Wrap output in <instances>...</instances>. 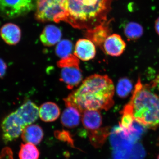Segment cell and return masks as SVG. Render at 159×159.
Masks as SVG:
<instances>
[{
  "mask_svg": "<svg viewBox=\"0 0 159 159\" xmlns=\"http://www.w3.org/2000/svg\"><path fill=\"white\" fill-rule=\"evenodd\" d=\"M115 92L113 82L107 75L95 74L63 100L66 106L75 107L81 114L87 110L108 111L115 103Z\"/></svg>",
  "mask_w": 159,
  "mask_h": 159,
  "instance_id": "1",
  "label": "cell"
},
{
  "mask_svg": "<svg viewBox=\"0 0 159 159\" xmlns=\"http://www.w3.org/2000/svg\"><path fill=\"white\" fill-rule=\"evenodd\" d=\"M112 0H68L65 21L76 29H93L105 22Z\"/></svg>",
  "mask_w": 159,
  "mask_h": 159,
  "instance_id": "2",
  "label": "cell"
},
{
  "mask_svg": "<svg viewBox=\"0 0 159 159\" xmlns=\"http://www.w3.org/2000/svg\"><path fill=\"white\" fill-rule=\"evenodd\" d=\"M123 110L143 127L152 129L159 127V96L150 90L149 85L143 84L140 78Z\"/></svg>",
  "mask_w": 159,
  "mask_h": 159,
  "instance_id": "3",
  "label": "cell"
},
{
  "mask_svg": "<svg viewBox=\"0 0 159 159\" xmlns=\"http://www.w3.org/2000/svg\"><path fill=\"white\" fill-rule=\"evenodd\" d=\"M68 0H36L35 17L39 21H65Z\"/></svg>",
  "mask_w": 159,
  "mask_h": 159,
  "instance_id": "4",
  "label": "cell"
},
{
  "mask_svg": "<svg viewBox=\"0 0 159 159\" xmlns=\"http://www.w3.org/2000/svg\"><path fill=\"white\" fill-rule=\"evenodd\" d=\"M80 60L71 54L57 61V67L61 69L60 80L64 83L69 89H72L82 81V71L80 68Z\"/></svg>",
  "mask_w": 159,
  "mask_h": 159,
  "instance_id": "5",
  "label": "cell"
},
{
  "mask_svg": "<svg viewBox=\"0 0 159 159\" xmlns=\"http://www.w3.org/2000/svg\"><path fill=\"white\" fill-rule=\"evenodd\" d=\"M36 0H0V16L11 19L28 14L36 6Z\"/></svg>",
  "mask_w": 159,
  "mask_h": 159,
  "instance_id": "6",
  "label": "cell"
},
{
  "mask_svg": "<svg viewBox=\"0 0 159 159\" xmlns=\"http://www.w3.org/2000/svg\"><path fill=\"white\" fill-rule=\"evenodd\" d=\"M27 126L28 125L17 111L9 114L1 124L3 142L5 144H8L17 139Z\"/></svg>",
  "mask_w": 159,
  "mask_h": 159,
  "instance_id": "7",
  "label": "cell"
},
{
  "mask_svg": "<svg viewBox=\"0 0 159 159\" xmlns=\"http://www.w3.org/2000/svg\"><path fill=\"white\" fill-rule=\"evenodd\" d=\"M109 25L110 21H107L95 28L87 30L85 33V37L102 50L104 42L111 35Z\"/></svg>",
  "mask_w": 159,
  "mask_h": 159,
  "instance_id": "8",
  "label": "cell"
},
{
  "mask_svg": "<svg viewBox=\"0 0 159 159\" xmlns=\"http://www.w3.org/2000/svg\"><path fill=\"white\" fill-rule=\"evenodd\" d=\"M126 43L119 34H111L107 38L103 46L102 51L112 57H119L125 51Z\"/></svg>",
  "mask_w": 159,
  "mask_h": 159,
  "instance_id": "9",
  "label": "cell"
},
{
  "mask_svg": "<svg viewBox=\"0 0 159 159\" xmlns=\"http://www.w3.org/2000/svg\"><path fill=\"white\" fill-rule=\"evenodd\" d=\"M95 44L88 39H82L77 41L75 45L74 55L83 61H89L96 56Z\"/></svg>",
  "mask_w": 159,
  "mask_h": 159,
  "instance_id": "10",
  "label": "cell"
},
{
  "mask_svg": "<svg viewBox=\"0 0 159 159\" xmlns=\"http://www.w3.org/2000/svg\"><path fill=\"white\" fill-rule=\"evenodd\" d=\"M0 35L7 44L15 45L20 40L21 31L17 25L12 23H8L1 28Z\"/></svg>",
  "mask_w": 159,
  "mask_h": 159,
  "instance_id": "11",
  "label": "cell"
},
{
  "mask_svg": "<svg viewBox=\"0 0 159 159\" xmlns=\"http://www.w3.org/2000/svg\"><path fill=\"white\" fill-rule=\"evenodd\" d=\"M62 37L60 29L54 25L46 26L40 36V39L45 47H51L59 42Z\"/></svg>",
  "mask_w": 159,
  "mask_h": 159,
  "instance_id": "12",
  "label": "cell"
},
{
  "mask_svg": "<svg viewBox=\"0 0 159 159\" xmlns=\"http://www.w3.org/2000/svg\"><path fill=\"white\" fill-rule=\"evenodd\" d=\"M81 120L84 126L88 130L100 128L102 124V117L99 111H84L81 114Z\"/></svg>",
  "mask_w": 159,
  "mask_h": 159,
  "instance_id": "13",
  "label": "cell"
},
{
  "mask_svg": "<svg viewBox=\"0 0 159 159\" xmlns=\"http://www.w3.org/2000/svg\"><path fill=\"white\" fill-rule=\"evenodd\" d=\"M44 133L39 125L31 124L28 125L23 130L21 137L25 143H30L37 145L41 142Z\"/></svg>",
  "mask_w": 159,
  "mask_h": 159,
  "instance_id": "14",
  "label": "cell"
},
{
  "mask_svg": "<svg viewBox=\"0 0 159 159\" xmlns=\"http://www.w3.org/2000/svg\"><path fill=\"white\" fill-rule=\"evenodd\" d=\"M60 115V110L58 106L52 102L43 103L39 108V117L45 122H54Z\"/></svg>",
  "mask_w": 159,
  "mask_h": 159,
  "instance_id": "15",
  "label": "cell"
},
{
  "mask_svg": "<svg viewBox=\"0 0 159 159\" xmlns=\"http://www.w3.org/2000/svg\"><path fill=\"white\" fill-rule=\"evenodd\" d=\"M81 116V113L77 109L73 107H66L61 115V122L67 128H75L79 125Z\"/></svg>",
  "mask_w": 159,
  "mask_h": 159,
  "instance_id": "16",
  "label": "cell"
},
{
  "mask_svg": "<svg viewBox=\"0 0 159 159\" xmlns=\"http://www.w3.org/2000/svg\"><path fill=\"white\" fill-rule=\"evenodd\" d=\"M89 136L92 145L96 148L101 147L110 134L108 127L100 128L94 130H89Z\"/></svg>",
  "mask_w": 159,
  "mask_h": 159,
  "instance_id": "17",
  "label": "cell"
},
{
  "mask_svg": "<svg viewBox=\"0 0 159 159\" xmlns=\"http://www.w3.org/2000/svg\"><path fill=\"white\" fill-rule=\"evenodd\" d=\"M124 33L129 41L136 40L141 38L143 35L144 29L139 23L130 22L125 26Z\"/></svg>",
  "mask_w": 159,
  "mask_h": 159,
  "instance_id": "18",
  "label": "cell"
},
{
  "mask_svg": "<svg viewBox=\"0 0 159 159\" xmlns=\"http://www.w3.org/2000/svg\"><path fill=\"white\" fill-rule=\"evenodd\" d=\"M39 152L32 143H22L19 152V159H39Z\"/></svg>",
  "mask_w": 159,
  "mask_h": 159,
  "instance_id": "19",
  "label": "cell"
},
{
  "mask_svg": "<svg viewBox=\"0 0 159 159\" xmlns=\"http://www.w3.org/2000/svg\"><path fill=\"white\" fill-rule=\"evenodd\" d=\"M133 85L132 82L127 77H122L119 79L116 88L118 97L122 99L128 97L132 91Z\"/></svg>",
  "mask_w": 159,
  "mask_h": 159,
  "instance_id": "20",
  "label": "cell"
},
{
  "mask_svg": "<svg viewBox=\"0 0 159 159\" xmlns=\"http://www.w3.org/2000/svg\"><path fill=\"white\" fill-rule=\"evenodd\" d=\"M73 44L68 39H63L57 43L55 48V53L61 59L65 58L72 54Z\"/></svg>",
  "mask_w": 159,
  "mask_h": 159,
  "instance_id": "21",
  "label": "cell"
},
{
  "mask_svg": "<svg viewBox=\"0 0 159 159\" xmlns=\"http://www.w3.org/2000/svg\"><path fill=\"white\" fill-rule=\"evenodd\" d=\"M0 159H14L11 148L9 147L3 148L0 152Z\"/></svg>",
  "mask_w": 159,
  "mask_h": 159,
  "instance_id": "22",
  "label": "cell"
},
{
  "mask_svg": "<svg viewBox=\"0 0 159 159\" xmlns=\"http://www.w3.org/2000/svg\"><path fill=\"white\" fill-rule=\"evenodd\" d=\"M7 66L5 61L0 58V78H3L6 75Z\"/></svg>",
  "mask_w": 159,
  "mask_h": 159,
  "instance_id": "23",
  "label": "cell"
},
{
  "mask_svg": "<svg viewBox=\"0 0 159 159\" xmlns=\"http://www.w3.org/2000/svg\"><path fill=\"white\" fill-rule=\"evenodd\" d=\"M148 85L150 88H156L159 90V72L158 74H157L155 79L151 83L150 85Z\"/></svg>",
  "mask_w": 159,
  "mask_h": 159,
  "instance_id": "24",
  "label": "cell"
},
{
  "mask_svg": "<svg viewBox=\"0 0 159 159\" xmlns=\"http://www.w3.org/2000/svg\"><path fill=\"white\" fill-rule=\"evenodd\" d=\"M154 27L156 32L159 35V17H158L156 20Z\"/></svg>",
  "mask_w": 159,
  "mask_h": 159,
  "instance_id": "25",
  "label": "cell"
},
{
  "mask_svg": "<svg viewBox=\"0 0 159 159\" xmlns=\"http://www.w3.org/2000/svg\"><path fill=\"white\" fill-rule=\"evenodd\" d=\"M157 159H159V155L158 156Z\"/></svg>",
  "mask_w": 159,
  "mask_h": 159,
  "instance_id": "26",
  "label": "cell"
}]
</instances>
